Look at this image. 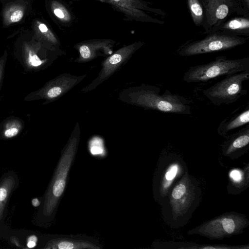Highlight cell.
<instances>
[{"mask_svg":"<svg viewBox=\"0 0 249 249\" xmlns=\"http://www.w3.org/2000/svg\"><path fill=\"white\" fill-rule=\"evenodd\" d=\"M159 87L145 84L122 90L118 99L127 104L162 112L191 115L190 102L167 89L160 94Z\"/></svg>","mask_w":249,"mask_h":249,"instance_id":"1","label":"cell"},{"mask_svg":"<svg viewBox=\"0 0 249 249\" xmlns=\"http://www.w3.org/2000/svg\"><path fill=\"white\" fill-rule=\"evenodd\" d=\"M80 135V127L77 122L62 150L51 183L45 206L48 215H52L56 211L64 193L69 172L78 149Z\"/></svg>","mask_w":249,"mask_h":249,"instance_id":"2","label":"cell"},{"mask_svg":"<svg viewBox=\"0 0 249 249\" xmlns=\"http://www.w3.org/2000/svg\"><path fill=\"white\" fill-rule=\"evenodd\" d=\"M243 71H249V57L228 59L224 55L217 56L211 62L190 67L183 80L187 83L206 82Z\"/></svg>","mask_w":249,"mask_h":249,"instance_id":"3","label":"cell"},{"mask_svg":"<svg viewBox=\"0 0 249 249\" xmlns=\"http://www.w3.org/2000/svg\"><path fill=\"white\" fill-rule=\"evenodd\" d=\"M249 225L243 214L231 213H225L190 230L188 234H199L211 240H221L240 234Z\"/></svg>","mask_w":249,"mask_h":249,"instance_id":"4","label":"cell"},{"mask_svg":"<svg viewBox=\"0 0 249 249\" xmlns=\"http://www.w3.org/2000/svg\"><path fill=\"white\" fill-rule=\"evenodd\" d=\"M205 12L202 26L204 34L212 33L223 22L234 16L249 17V7L244 0H202Z\"/></svg>","mask_w":249,"mask_h":249,"instance_id":"5","label":"cell"},{"mask_svg":"<svg viewBox=\"0 0 249 249\" xmlns=\"http://www.w3.org/2000/svg\"><path fill=\"white\" fill-rule=\"evenodd\" d=\"M249 79V71H243L226 75L209 88L203 90V94L215 106L230 105L245 95L243 82Z\"/></svg>","mask_w":249,"mask_h":249,"instance_id":"6","label":"cell"},{"mask_svg":"<svg viewBox=\"0 0 249 249\" xmlns=\"http://www.w3.org/2000/svg\"><path fill=\"white\" fill-rule=\"evenodd\" d=\"M206 35L202 39L183 45L178 50V54L181 56H192L227 50L245 44L249 39L247 37L230 36L218 32Z\"/></svg>","mask_w":249,"mask_h":249,"instance_id":"7","label":"cell"},{"mask_svg":"<svg viewBox=\"0 0 249 249\" xmlns=\"http://www.w3.org/2000/svg\"><path fill=\"white\" fill-rule=\"evenodd\" d=\"M144 44L142 41H138L124 45L105 57L101 63L102 67L97 77L83 88L81 92L87 93L95 89L119 70Z\"/></svg>","mask_w":249,"mask_h":249,"instance_id":"8","label":"cell"},{"mask_svg":"<svg viewBox=\"0 0 249 249\" xmlns=\"http://www.w3.org/2000/svg\"><path fill=\"white\" fill-rule=\"evenodd\" d=\"M95 0L110 5L112 8L121 13L129 21L163 24L164 21L150 16L147 12L153 13L164 17L167 16V14L164 11L150 7L149 6L150 2L143 0Z\"/></svg>","mask_w":249,"mask_h":249,"instance_id":"9","label":"cell"},{"mask_svg":"<svg viewBox=\"0 0 249 249\" xmlns=\"http://www.w3.org/2000/svg\"><path fill=\"white\" fill-rule=\"evenodd\" d=\"M115 43L116 41L110 38H95L78 42L73 46L78 53L74 62L87 63L98 57H106L113 53Z\"/></svg>","mask_w":249,"mask_h":249,"instance_id":"10","label":"cell"},{"mask_svg":"<svg viewBox=\"0 0 249 249\" xmlns=\"http://www.w3.org/2000/svg\"><path fill=\"white\" fill-rule=\"evenodd\" d=\"M196 197L195 187L185 173L174 188L170 197V204L174 217L185 214Z\"/></svg>","mask_w":249,"mask_h":249,"instance_id":"11","label":"cell"},{"mask_svg":"<svg viewBox=\"0 0 249 249\" xmlns=\"http://www.w3.org/2000/svg\"><path fill=\"white\" fill-rule=\"evenodd\" d=\"M87 76L86 73L74 75L63 73L47 84L41 91V96L48 101L56 100L82 81Z\"/></svg>","mask_w":249,"mask_h":249,"instance_id":"12","label":"cell"},{"mask_svg":"<svg viewBox=\"0 0 249 249\" xmlns=\"http://www.w3.org/2000/svg\"><path fill=\"white\" fill-rule=\"evenodd\" d=\"M49 248L55 249H100L101 245L95 239L81 235H62L53 239Z\"/></svg>","mask_w":249,"mask_h":249,"instance_id":"13","label":"cell"},{"mask_svg":"<svg viewBox=\"0 0 249 249\" xmlns=\"http://www.w3.org/2000/svg\"><path fill=\"white\" fill-rule=\"evenodd\" d=\"M242 37L249 36V17L234 16L218 25L213 32ZM212 32V33H213Z\"/></svg>","mask_w":249,"mask_h":249,"instance_id":"14","label":"cell"},{"mask_svg":"<svg viewBox=\"0 0 249 249\" xmlns=\"http://www.w3.org/2000/svg\"><path fill=\"white\" fill-rule=\"evenodd\" d=\"M249 143V124L229 136L224 142L223 150L226 155H230L248 148Z\"/></svg>","mask_w":249,"mask_h":249,"instance_id":"15","label":"cell"},{"mask_svg":"<svg viewBox=\"0 0 249 249\" xmlns=\"http://www.w3.org/2000/svg\"><path fill=\"white\" fill-rule=\"evenodd\" d=\"M249 123V107H247L242 112L224 119L219 124L217 132L226 137L230 131L246 125Z\"/></svg>","mask_w":249,"mask_h":249,"instance_id":"16","label":"cell"},{"mask_svg":"<svg viewBox=\"0 0 249 249\" xmlns=\"http://www.w3.org/2000/svg\"><path fill=\"white\" fill-rule=\"evenodd\" d=\"M187 6L194 24L202 27L205 18V12L202 0H187Z\"/></svg>","mask_w":249,"mask_h":249,"instance_id":"17","label":"cell"},{"mask_svg":"<svg viewBox=\"0 0 249 249\" xmlns=\"http://www.w3.org/2000/svg\"><path fill=\"white\" fill-rule=\"evenodd\" d=\"M51 9L54 16L63 23H69L72 21V16L67 7L57 0H53Z\"/></svg>","mask_w":249,"mask_h":249,"instance_id":"18","label":"cell"},{"mask_svg":"<svg viewBox=\"0 0 249 249\" xmlns=\"http://www.w3.org/2000/svg\"><path fill=\"white\" fill-rule=\"evenodd\" d=\"M23 8L19 5H13L7 8L4 12V21L9 24L19 21L23 18Z\"/></svg>","mask_w":249,"mask_h":249,"instance_id":"19","label":"cell"},{"mask_svg":"<svg viewBox=\"0 0 249 249\" xmlns=\"http://www.w3.org/2000/svg\"><path fill=\"white\" fill-rule=\"evenodd\" d=\"M178 169V166L176 164L172 165L166 172L163 179L162 189L163 191L167 189L171 184L172 180L177 175Z\"/></svg>","mask_w":249,"mask_h":249,"instance_id":"20","label":"cell"},{"mask_svg":"<svg viewBox=\"0 0 249 249\" xmlns=\"http://www.w3.org/2000/svg\"><path fill=\"white\" fill-rule=\"evenodd\" d=\"M20 125L18 123L16 122L9 123L6 125L4 135L6 138H12L18 135Z\"/></svg>","mask_w":249,"mask_h":249,"instance_id":"21","label":"cell"},{"mask_svg":"<svg viewBox=\"0 0 249 249\" xmlns=\"http://www.w3.org/2000/svg\"><path fill=\"white\" fill-rule=\"evenodd\" d=\"M28 61L34 67H38L45 64L46 60H41L35 53L30 52L28 55Z\"/></svg>","mask_w":249,"mask_h":249,"instance_id":"22","label":"cell"},{"mask_svg":"<svg viewBox=\"0 0 249 249\" xmlns=\"http://www.w3.org/2000/svg\"><path fill=\"white\" fill-rule=\"evenodd\" d=\"M242 175L241 172L238 170L232 171L230 174L231 177L236 182L240 181Z\"/></svg>","mask_w":249,"mask_h":249,"instance_id":"23","label":"cell"},{"mask_svg":"<svg viewBox=\"0 0 249 249\" xmlns=\"http://www.w3.org/2000/svg\"><path fill=\"white\" fill-rule=\"evenodd\" d=\"M7 196V191L4 188H0V201H3Z\"/></svg>","mask_w":249,"mask_h":249,"instance_id":"24","label":"cell"},{"mask_svg":"<svg viewBox=\"0 0 249 249\" xmlns=\"http://www.w3.org/2000/svg\"><path fill=\"white\" fill-rule=\"evenodd\" d=\"M36 237H31V238H30V240L27 244V246L29 247V248H33L35 246H36Z\"/></svg>","mask_w":249,"mask_h":249,"instance_id":"25","label":"cell"},{"mask_svg":"<svg viewBox=\"0 0 249 249\" xmlns=\"http://www.w3.org/2000/svg\"><path fill=\"white\" fill-rule=\"evenodd\" d=\"M33 205L35 207H37L40 205V202L37 198H34L32 201Z\"/></svg>","mask_w":249,"mask_h":249,"instance_id":"26","label":"cell"},{"mask_svg":"<svg viewBox=\"0 0 249 249\" xmlns=\"http://www.w3.org/2000/svg\"><path fill=\"white\" fill-rule=\"evenodd\" d=\"M244 1L245 2L247 6L249 7V0H244Z\"/></svg>","mask_w":249,"mask_h":249,"instance_id":"27","label":"cell"}]
</instances>
